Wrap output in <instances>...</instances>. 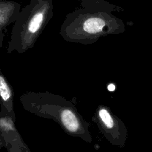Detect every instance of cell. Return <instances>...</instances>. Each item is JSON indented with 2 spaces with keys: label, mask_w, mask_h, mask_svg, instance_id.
I'll return each instance as SVG.
<instances>
[{
  "label": "cell",
  "mask_w": 152,
  "mask_h": 152,
  "mask_svg": "<svg viewBox=\"0 0 152 152\" xmlns=\"http://www.w3.org/2000/svg\"><path fill=\"white\" fill-rule=\"evenodd\" d=\"M119 10L123 9L105 0H81L80 6L66 15L59 35L68 42L91 45L102 37L123 34L124 21L114 14Z\"/></svg>",
  "instance_id": "1"
},
{
  "label": "cell",
  "mask_w": 152,
  "mask_h": 152,
  "mask_svg": "<svg viewBox=\"0 0 152 152\" xmlns=\"http://www.w3.org/2000/svg\"><path fill=\"white\" fill-rule=\"evenodd\" d=\"M19 101L28 112L53 120L67 134L80 138L88 143L92 142L89 123L79 113L72 101L48 91L25 92L21 95Z\"/></svg>",
  "instance_id": "2"
},
{
  "label": "cell",
  "mask_w": 152,
  "mask_h": 152,
  "mask_svg": "<svg viewBox=\"0 0 152 152\" xmlns=\"http://www.w3.org/2000/svg\"><path fill=\"white\" fill-rule=\"evenodd\" d=\"M53 16V0H31L13 23L7 53H24L33 48Z\"/></svg>",
  "instance_id": "3"
},
{
  "label": "cell",
  "mask_w": 152,
  "mask_h": 152,
  "mask_svg": "<svg viewBox=\"0 0 152 152\" xmlns=\"http://www.w3.org/2000/svg\"><path fill=\"white\" fill-rule=\"evenodd\" d=\"M92 121L96 123L102 136L113 145L123 148L128 137V129L123 120L105 105L96 108Z\"/></svg>",
  "instance_id": "4"
},
{
  "label": "cell",
  "mask_w": 152,
  "mask_h": 152,
  "mask_svg": "<svg viewBox=\"0 0 152 152\" xmlns=\"http://www.w3.org/2000/svg\"><path fill=\"white\" fill-rule=\"evenodd\" d=\"M16 117L0 111V137L7 152H31L16 127Z\"/></svg>",
  "instance_id": "5"
},
{
  "label": "cell",
  "mask_w": 152,
  "mask_h": 152,
  "mask_svg": "<svg viewBox=\"0 0 152 152\" xmlns=\"http://www.w3.org/2000/svg\"><path fill=\"white\" fill-rule=\"evenodd\" d=\"M21 8V4L16 1L0 0V48L3 47L6 28L14 23Z\"/></svg>",
  "instance_id": "6"
},
{
  "label": "cell",
  "mask_w": 152,
  "mask_h": 152,
  "mask_svg": "<svg viewBox=\"0 0 152 152\" xmlns=\"http://www.w3.org/2000/svg\"><path fill=\"white\" fill-rule=\"evenodd\" d=\"M14 92L0 69V106L1 111L16 117L14 112Z\"/></svg>",
  "instance_id": "7"
},
{
  "label": "cell",
  "mask_w": 152,
  "mask_h": 152,
  "mask_svg": "<svg viewBox=\"0 0 152 152\" xmlns=\"http://www.w3.org/2000/svg\"><path fill=\"white\" fill-rule=\"evenodd\" d=\"M3 147H4V141H3V140L1 139V137H0V150H1V148H3Z\"/></svg>",
  "instance_id": "8"
}]
</instances>
